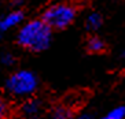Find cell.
<instances>
[{
    "label": "cell",
    "mask_w": 125,
    "mask_h": 119,
    "mask_svg": "<svg viewBox=\"0 0 125 119\" xmlns=\"http://www.w3.org/2000/svg\"><path fill=\"white\" fill-rule=\"evenodd\" d=\"M54 30L41 18H33L23 22L17 32V44L30 52H43L52 43Z\"/></svg>",
    "instance_id": "obj_1"
},
{
    "label": "cell",
    "mask_w": 125,
    "mask_h": 119,
    "mask_svg": "<svg viewBox=\"0 0 125 119\" xmlns=\"http://www.w3.org/2000/svg\"><path fill=\"white\" fill-rule=\"evenodd\" d=\"M77 14L78 10L74 4L67 1H58L45 7L40 18L52 30H63L76 21Z\"/></svg>",
    "instance_id": "obj_2"
},
{
    "label": "cell",
    "mask_w": 125,
    "mask_h": 119,
    "mask_svg": "<svg viewBox=\"0 0 125 119\" xmlns=\"http://www.w3.org/2000/svg\"><path fill=\"white\" fill-rule=\"evenodd\" d=\"M39 88V78L30 70H18L6 81V89L15 96L33 94Z\"/></svg>",
    "instance_id": "obj_3"
},
{
    "label": "cell",
    "mask_w": 125,
    "mask_h": 119,
    "mask_svg": "<svg viewBox=\"0 0 125 119\" xmlns=\"http://www.w3.org/2000/svg\"><path fill=\"white\" fill-rule=\"evenodd\" d=\"M25 21V12L22 8H12L11 11H8L6 14L0 17V41L3 40L4 34L8 30L14 29L17 26H21Z\"/></svg>",
    "instance_id": "obj_4"
},
{
    "label": "cell",
    "mask_w": 125,
    "mask_h": 119,
    "mask_svg": "<svg viewBox=\"0 0 125 119\" xmlns=\"http://www.w3.org/2000/svg\"><path fill=\"white\" fill-rule=\"evenodd\" d=\"M103 25V17L102 14L99 12H89L87 15V18H85V29L89 30V32H96V30H99Z\"/></svg>",
    "instance_id": "obj_5"
},
{
    "label": "cell",
    "mask_w": 125,
    "mask_h": 119,
    "mask_svg": "<svg viewBox=\"0 0 125 119\" xmlns=\"http://www.w3.org/2000/svg\"><path fill=\"white\" fill-rule=\"evenodd\" d=\"M87 49L91 54H102L106 49V43L99 36H91L87 41Z\"/></svg>",
    "instance_id": "obj_6"
},
{
    "label": "cell",
    "mask_w": 125,
    "mask_h": 119,
    "mask_svg": "<svg viewBox=\"0 0 125 119\" xmlns=\"http://www.w3.org/2000/svg\"><path fill=\"white\" fill-rule=\"evenodd\" d=\"M22 111H23V114H25L26 116H29L30 119L37 118V115L40 114V101L34 100V99L26 101L22 107Z\"/></svg>",
    "instance_id": "obj_7"
},
{
    "label": "cell",
    "mask_w": 125,
    "mask_h": 119,
    "mask_svg": "<svg viewBox=\"0 0 125 119\" xmlns=\"http://www.w3.org/2000/svg\"><path fill=\"white\" fill-rule=\"evenodd\" d=\"M72 116H73L72 110L65 107V105L55 107L52 111V119H72Z\"/></svg>",
    "instance_id": "obj_8"
},
{
    "label": "cell",
    "mask_w": 125,
    "mask_h": 119,
    "mask_svg": "<svg viewBox=\"0 0 125 119\" xmlns=\"http://www.w3.org/2000/svg\"><path fill=\"white\" fill-rule=\"evenodd\" d=\"M102 119H125V107L120 105V107L110 110Z\"/></svg>",
    "instance_id": "obj_9"
},
{
    "label": "cell",
    "mask_w": 125,
    "mask_h": 119,
    "mask_svg": "<svg viewBox=\"0 0 125 119\" xmlns=\"http://www.w3.org/2000/svg\"><path fill=\"white\" fill-rule=\"evenodd\" d=\"M0 63L3 66H12L15 63V56L11 54V52H3V54L0 55Z\"/></svg>",
    "instance_id": "obj_10"
},
{
    "label": "cell",
    "mask_w": 125,
    "mask_h": 119,
    "mask_svg": "<svg viewBox=\"0 0 125 119\" xmlns=\"http://www.w3.org/2000/svg\"><path fill=\"white\" fill-rule=\"evenodd\" d=\"M8 105H7V103L4 100H1L0 99V119H6L8 116Z\"/></svg>",
    "instance_id": "obj_11"
},
{
    "label": "cell",
    "mask_w": 125,
    "mask_h": 119,
    "mask_svg": "<svg viewBox=\"0 0 125 119\" xmlns=\"http://www.w3.org/2000/svg\"><path fill=\"white\" fill-rule=\"evenodd\" d=\"M22 3H23V0H11V6L15 8V10L22 7Z\"/></svg>",
    "instance_id": "obj_12"
},
{
    "label": "cell",
    "mask_w": 125,
    "mask_h": 119,
    "mask_svg": "<svg viewBox=\"0 0 125 119\" xmlns=\"http://www.w3.org/2000/svg\"><path fill=\"white\" fill-rule=\"evenodd\" d=\"M77 119H95V116L92 115V114H83V115H80Z\"/></svg>",
    "instance_id": "obj_13"
},
{
    "label": "cell",
    "mask_w": 125,
    "mask_h": 119,
    "mask_svg": "<svg viewBox=\"0 0 125 119\" xmlns=\"http://www.w3.org/2000/svg\"><path fill=\"white\" fill-rule=\"evenodd\" d=\"M120 56H121V59H125V47H124V49L121 51V55H120Z\"/></svg>",
    "instance_id": "obj_14"
}]
</instances>
